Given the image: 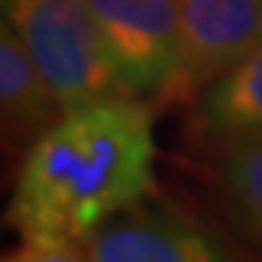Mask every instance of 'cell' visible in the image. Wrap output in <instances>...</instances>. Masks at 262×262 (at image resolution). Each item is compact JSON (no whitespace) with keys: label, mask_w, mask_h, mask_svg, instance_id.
I'll use <instances>...</instances> for the list:
<instances>
[{"label":"cell","mask_w":262,"mask_h":262,"mask_svg":"<svg viewBox=\"0 0 262 262\" xmlns=\"http://www.w3.org/2000/svg\"><path fill=\"white\" fill-rule=\"evenodd\" d=\"M221 182L235 211L262 243V131L226 141Z\"/></svg>","instance_id":"obj_8"},{"label":"cell","mask_w":262,"mask_h":262,"mask_svg":"<svg viewBox=\"0 0 262 262\" xmlns=\"http://www.w3.org/2000/svg\"><path fill=\"white\" fill-rule=\"evenodd\" d=\"M196 126L216 143L262 131V49L209 85Z\"/></svg>","instance_id":"obj_7"},{"label":"cell","mask_w":262,"mask_h":262,"mask_svg":"<svg viewBox=\"0 0 262 262\" xmlns=\"http://www.w3.org/2000/svg\"><path fill=\"white\" fill-rule=\"evenodd\" d=\"M3 19L34 58L63 112L131 97L88 0H3Z\"/></svg>","instance_id":"obj_2"},{"label":"cell","mask_w":262,"mask_h":262,"mask_svg":"<svg viewBox=\"0 0 262 262\" xmlns=\"http://www.w3.org/2000/svg\"><path fill=\"white\" fill-rule=\"evenodd\" d=\"M131 97L185 93L180 0H88Z\"/></svg>","instance_id":"obj_3"},{"label":"cell","mask_w":262,"mask_h":262,"mask_svg":"<svg viewBox=\"0 0 262 262\" xmlns=\"http://www.w3.org/2000/svg\"><path fill=\"white\" fill-rule=\"evenodd\" d=\"M153 192V114L139 97H110L63 112L29 146L8 221L19 238L85 241Z\"/></svg>","instance_id":"obj_1"},{"label":"cell","mask_w":262,"mask_h":262,"mask_svg":"<svg viewBox=\"0 0 262 262\" xmlns=\"http://www.w3.org/2000/svg\"><path fill=\"white\" fill-rule=\"evenodd\" d=\"M85 245L93 262H235L202 226L139 206L93 231Z\"/></svg>","instance_id":"obj_5"},{"label":"cell","mask_w":262,"mask_h":262,"mask_svg":"<svg viewBox=\"0 0 262 262\" xmlns=\"http://www.w3.org/2000/svg\"><path fill=\"white\" fill-rule=\"evenodd\" d=\"M3 262H93L85 241L73 238H22Z\"/></svg>","instance_id":"obj_9"},{"label":"cell","mask_w":262,"mask_h":262,"mask_svg":"<svg viewBox=\"0 0 262 262\" xmlns=\"http://www.w3.org/2000/svg\"><path fill=\"white\" fill-rule=\"evenodd\" d=\"M185 93L262 49V0H180Z\"/></svg>","instance_id":"obj_4"},{"label":"cell","mask_w":262,"mask_h":262,"mask_svg":"<svg viewBox=\"0 0 262 262\" xmlns=\"http://www.w3.org/2000/svg\"><path fill=\"white\" fill-rule=\"evenodd\" d=\"M0 112L10 143H34L63 114L49 80L15 29L0 25Z\"/></svg>","instance_id":"obj_6"}]
</instances>
